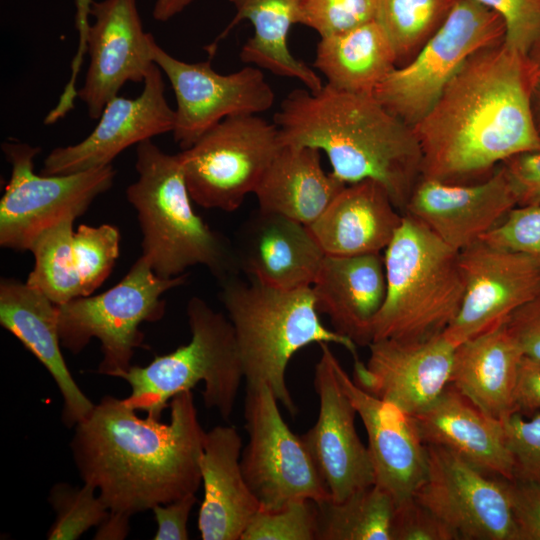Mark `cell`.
I'll return each mask as SVG.
<instances>
[{
  "instance_id": "1",
  "label": "cell",
  "mask_w": 540,
  "mask_h": 540,
  "mask_svg": "<svg viewBox=\"0 0 540 540\" xmlns=\"http://www.w3.org/2000/svg\"><path fill=\"white\" fill-rule=\"evenodd\" d=\"M537 77L528 56L505 41L468 58L413 127L421 178L482 180L508 159L539 150L531 111Z\"/></svg>"
},
{
  "instance_id": "2",
  "label": "cell",
  "mask_w": 540,
  "mask_h": 540,
  "mask_svg": "<svg viewBox=\"0 0 540 540\" xmlns=\"http://www.w3.org/2000/svg\"><path fill=\"white\" fill-rule=\"evenodd\" d=\"M169 409L168 422L141 418L107 395L75 426V466L110 511L132 516L198 491L206 432L191 390L173 397Z\"/></svg>"
},
{
  "instance_id": "3",
  "label": "cell",
  "mask_w": 540,
  "mask_h": 540,
  "mask_svg": "<svg viewBox=\"0 0 540 540\" xmlns=\"http://www.w3.org/2000/svg\"><path fill=\"white\" fill-rule=\"evenodd\" d=\"M273 122L283 145L325 152L331 173L345 184L375 180L404 213L422 176V153L413 127L373 94L345 92L324 84L318 91L292 90Z\"/></svg>"
},
{
  "instance_id": "4",
  "label": "cell",
  "mask_w": 540,
  "mask_h": 540,
  "mask_svg": "<svg viewBox=\"0 0 540 540\" xmlns=\"http://www.w3.org/2000/svg\"><path fill=\"white\" fill-rule=\"evenodd\" d=\"M138 177L126 189L142 233V257L155 274L173 278L201 265L220 282L240 270L235 247L193 209L178 154L151 139L137 144Z\"/></svg>"
},
{
  "instance_id": "5",
  "label": "cell",
  "mask_w": 540,
  "mask_h": 540,
  "mask_svg": "<svg viewBox=\"0 0 540 540\" xmlns=\"http://www.w3.org/2000/svg\"><path fill=\"white\" fill-rule=\"evenodd\" d=\"M220 283L246 385H267L292 416L298 408L287 387L286 370L297 351L313 343H332L358 358V346L351 339L320 321L311 287L282 290L235 276Z\"/></svg>"
},
{
  "instance_id": "6",
  "label": "cell",
  "mask_w": 540,
  "mask_h": 540,
  "mask_svg": "<svg viewBox=\"0 0 540 540\" xmlns=\"http://www.w3.org/2000/svg\"><path fill=\"white\" fill-rule=\"evenodd\" d=\"M383 258L386 294L373 323L372 342L423 340L443 333L464 294L459 252L404 214Z\"/></svg>"
},
{
  "instance_id": "7",
  "label": "cell",
  "mask_w": 540,
  "mask_h": 540,
  "mask_svg": "<svg viewBox=\"0 0 540 540\" xmlns=\"http://www.w3.org/2000/svg\"><path fill=\"white\" fill-rule=\"evenodd\" d=\"M191 340L146 366L131 365L118 378L131 387L124 398L136 411L160 419L173 397L203 382V402L229 421L244 378L233 326L198 296L186 306Z\"/></svg>"
},
{
  "instance_id": "8",
  "label": "cell",
  "mask_w": 540,
  "mask_h": 540,
  "mask_svg": "<svg viewBox=\"0 0 540 540\" xmlns=\"http://www.w3.org/2000/svg\"><path fill=\"white\" fill-rule=\"evenodd\" d=\"M187 277L185 273L161 278L140 256L110 289L57 305L62 347L79 354L92 338L98 339L102 352L98 373L118 378L131 366L135 349L142 346L140 325L163 318V294L184 285Z\"/></svg>"
},
{
  "instance_id": "9",
  "label": "cell",
  "mask_w": 540,
  "mask_h": 540,
  "mask_svg": "<svg viewBox=\"0 0 540 540\" xmlns=\"http://www.w3.org/2000/svg\"><path fill=\"white\" fill-rule=\"evenodd\" d=\"M502 17L477 0H456L448 18L416 56L396 67L373 95L414 127L445 86L477 51L505 41Z\"/></svg>"
},
{
  "instance_id": "10",
  "label": "cell",
  "mask_w": 540,
  "mask_h": 540,
  "mask_svg": "<svg viewBox=\"0 0 540 540\" xmlns=\"http://www.w3.org/2000/svg\"><path fill=\"white\" fill-rule=\"evenodd\" d=\"M282 146L274 122L259 115L225 118L178 153L193 202L206 209L237 210L255 193Z\"/></svg>"
},
{
  "instance_id": "11",
  "label": "cell",
  "mask_w": 540,
  "mask_h": 540,
  "mask_svg": "<svg viewBox=\"0 0 540 540\" xmlns=\"http://www.w3.org/2000/svg\"><path fill=\"white\" fill-rule=\"evenodd\" d=\"M2 151L11 175L0 200V246L29 251L36 237L49 227L85 214L92 202L113 185L112 164L63 175L34 172L41 148L5 141Z\"/></svg>"
},
{
  "instance_id": "12",
  "label": "cell",
  "mask_w": 540,
  "mask_h": 540,
  "mask_svg": "<svg viewBox=\"0 0 540 540\" xmlns=\"http://www.w3.org/2000/svg\"><path fill=\"white\" fill-rule=\"evenodd\" d=\"M278 403L267 385H246L244 419L249 439L240 464L248 487L262 510L330 499L301 437L283 420Z\"/></svg>"
},
{
  "instance_id": "13",
  "label": "cell",
  "mask_w": 540,
  "mask_h": 540,
  "mask_svg": "<svg viewBox=\"0 0 540 540\" xmlns=\"http://www.w3.org/2000/svg\"><path fill=\"white\" fill-rule=\"evenodd\" d=\"M153 62L168 78L176 97L174 141L182 150L192 146L225 118L259 115L275 100L272 87L260 68L246 66L220 74L207 61L187 63L151 42Z\"/></svg>"
},
{
  "instance_id": "14",
  "label": "cell",
  "mask_w": 540,
  "mask_h": 540,
  "mask_svg": "<svg viewBox=\"0 0 540 540\" xmlns=\"http://www.w3.org/2000/svg\"><path fill=\"white\" fill-rule=\"evenodd\" d=\"M427 470L413 496L463 540H517L509 480L447 448L426 445Z\"/></svg>"
},
{
  "instance_id": "15",
  "label": "cell",
  "mask_w": 540,
  "mask_h": 540,
  "mask_svg": "<svg viewBox=\"0 0 540 540\" xmlns=\"http://www.w3.org/2000/svg\"><path fill=\"white\" fill-rule=\"evenodd\" d=\"M464 294L443 335L454 345L500 324L540 292V268L528 256L482 240L459 252Z\"/></svg>"
},
{
  "instance_id": "16",
  "label": "cell",
  "mask_w": 540,
  "mask_h": 540,
  "mask_svg": "<svg viewBox=\"0 0 540 540\" xmlns=\"http://www.w3.org/2000/svg\"><path fill=\"white\" fill-rule=\"evenodd\" d=\"M314 388L319 398L316 423L300 437L308 450L331 499L342 501L374 484L368 447L355 428L357 414L336 373L338 359L328 343H320Z\"/></svg>"
},
{
  "instance_id": "17",
  "label": "cell",
  "mask_w": 540,
  "mask_h": 540,
  "mask_svg": "<svg viewBox=\"0 0 540 540\" xmlns=\"http://www.w3.org/2000/svg\"><path fill=\"white\" fill-rule=\"evenodd\" d=\"M86 46L89 66L77 95L89 117L99 119L105 106L127 82H144L155 64L152 34L143 30L136 0L92 1Z\"/></svg>"
},
{
  "instance_id": "18",
  "label": "cell",
  "mask_w": 540,
  "mask_h": 540,
  "mask_svg": "<svg viewBox=\"0 0 540 540\" xmlns=\"http://www.w3.org/2000/svg\"><path fill=\"white\" fill-rule=\"evenodd\" d=\"M136 98L116 96L105 106L94 130L74 145L57 147L40 174L63 175L110 165L128 147L172 132L175 110L165 96L162 71L154 64Z\"/></svg>"
},
{
  "instance_id": "19",
  "label": "cell",
  "mask_w": 540,
  "mask_h": 540,
  "mask_svg": "<svg viewBox=\"0 0 540 540\" xmlns=\"http://www.w3.org/2000/svg\"><path fill=\"white\" fill-rule=\"evenodd\" d=\"M367 363L354 359V383L415 415L449 384L454 346L440 333L423 340L385 338L368 345Z\"/></svg>"
},
{
  "instance_id": "20",
  "label": "cell",
  "mask_w": 540,
  "mask_h": 540,
  "mask_svg": "<svg viewBox=\"0 0 540 540\" xmlns=\"http://www.w3.org/2000/svg\"><path fill=\"white\" fill-rule=\"evenodd\" d=\"M517 205L515 190L501 164L488 177L473 183L420 178L404 214L422 222L460 252L480 241Z\"/></svg>"
},
{
  "instance_id": "21",
  "label": "cell",
  "mask_w": 540,
  "mask_h": 540,
  "mask_svg": "<svg viewBox=\"0 0 540 540\" xmlns=\"http://www.w3.org/2000/svg\"><path fill=\"white\" fill-rule=\"evenodd\" d=\"M336 373L367 432L374 484L385 490L397 505L413 496L427 470L426 444L414 417L398 405L358 387L339 361Z\"/></svg>"
},
{
  "instance_id": "22",
  "label": "cell",
  "mask_w": 540,
  "mask_h": 540,
  "mask_svg": "<svg viewBox=\"0 0 540 540\" xmlns=\"http://www.w3.org/2000/svg\"><path fill=\"white\" fill-rule=\"evenodd\" d=\"M234 247L250 281L282 290L311 287L325 257L306 225L261 209L243 223Z\"/></svg>"
},
{
  "instance_id": "23",
  "label": "cell",
  "mask_w": 540,
  "mask_h": 540,
  "mask_svg": "<svg viewBox=\"0 0 540 540\" xmlns=\"http://www.w3.org/2000/svg\"><path fill=\"white\" fill-rule=\"evenodd\" d=\"M0 324L34 355L53 378L63 399L64 424L73 427L86 418L95 404L80 389L65 362L57 305L26 282L2 277Z\"/></svg>"
},
{
  "instance_id": "24",
  "label": "cell",
  "mask_w": 540,
  "mask_h": 540,
  "mask_svg": "<svg viewBox=\"0 0 540 540\" xmlns=\"http://www.w3.org/2000/svg\"><path fill=\"white\" fill-rule=\"evenodd\" d=\"M413 417L426 445L447 448L486 474L515 478L503 422L452 385L448 384L429 407Z\"/></svg>"
},
{
  "instance_id": "25",
  "label": "cell",
  "mask_w": 540,
  "mask_h": 540,
  "mask_svg": "<svg viewBox=\"0 0 540 540\" xmlns=\"http://www.w3.org/2000/svg\"><path fill=\"white\" fill-rule=\"evenodd\" d=\"M319 313L357 346L372 342V328L386 294L382 253L325 255L311 286Z\"/></svg>"
},
{
  "instance_id": "26",
  "label": "cell",
  "mask_w": 540,
  "mask_h": 540,
  "mask_svg": "<svg viewBox=\"0 0 540 540\" xmlns=\"http://www.w3.org/2000/svg\"><path fill=\"white\" fill-rule=\"evenodd\" d=\"M242 439L229 425L205 433L200 460L204 497L198 516L203 540H241L260 504L240 464Z\"/></svg>"
},
{
  "instance_id": "27",
  "label": "cell",
  "mask_w": 540,
  "mask_h": 540,
  "mask_svg": "<svg viewBox=\"0 0 540 540\" xmlns=\"http://www.w3.org/2000/svg\"><path fill=\"white\" fill-rule=\"evenodd\" d=\"M404 217L386 188L375 180L347 184L308 227L325 253H382Z\"/></svg>"
},
{
  "instance_id": "28",
  "label": "cell",
  "mask_w": 540,
  "mask_h": 540,
  "mask_svg": "<svg viewBox=\"0 0 540 540\" xmlns=\"http://www.w3.org/2000/svg\"><path fill=\"white\" fill-rule=\"evenodd\" d=\"M522 357L504 322L456 346L449 384L502 421L515 413L514 393Z\"/></svg>"
},
{
  "instance_id": "29",
  "label": "cell",
  "mask_w": 540,
  "mask_h": 540,
  "mask_svg": "<svg viewBox=\"0 0 540 540\" xmlns=\"http://www.w3.org/2000/svg\"><path fill=\"white\" fill-rule=\"evenodd\" d=\"M345 185L331 172L324 171L320 150L283 145L254 194L259 209L309 226Z\"/></svg>"
},
{
  "instance_id": "30",
  "label": "cell",
  "mask_w": 540,
  "mask_h": 540,
  "mask_svg": "<svg viewBox=\"0 0 540 540\" xmlns=\"http://www.w3.org/2000/svg\"><path fill=\"white\" fill-rule=\"evenodd\" d=\"M236 14L216 40L206 47L209 58L218 42L243 20L253 25V35L243 44L240 59L280 77L296 79L310 91H318L323 82L317 73L296 58L288 47V35L294 24H300L302 0H229Z\"/></svg>"
},
{
  "instance_id": "31",
  "label": "cell",
  "mask_w": 540,
  "mask_h": 540,
  "mask_svg": "<svg viewBox=\"0 0 540 540\" xmlns=\"http://www.w3.org/2000/svg\"><path fill=\"white\" fill-rule=\"evenodd\" d=\"M314 68L337 90L373 94L397 67L393 46L382 25L371 21L344 33L320 38Z\"/></svg>"
},
{
  "instance_id": "32",
  "label": "cell",
  "mask_w": 540,
  "mask_h": 540,
  "mask_svg": "<svg viewBox=\"0 0 540 540\" xmlns=\"http://www.w3.org/2000/svg\"><path fill=\"white\" fill-rule=\"evenodd\" d=\"M316 540H392L396 503L373 484L342 501L316 502Z\"/></svg>"
},
{
  "instance_id": "33",
  "label": "cell",
  "mask_w": 540,
  "mask_h": 540,
  "mask_svg": "<svg viewBox=\"0 0 540 540\" xmlns=\"http://www.w3.org/2000/svg\"><path fill=\"white\" fill-rule=\"evenodd\" d=\"M75 220L67 218L44 230L29 249L34 267L25 282L56 305L83 296L73 251Z\"/></svg>"
},
{
  "instance_id": "34",
  "label": "cell",
  "mask_w": 540,
  "mask_h": 540,
  "mask_svg": "<svg viewBox=\"0 0 540 540\" xmlns=\"http://www.w3.org/2000/svg\"><path fill=\"white\" fill-rule=\"evenodd\" d=\"M456 0H380L377 21L393 46L397 67L411 61L448 18Z\"/></svg>"
},
{
  "instance_id": "35",
  "label": "cell",
  "mask_w": 540,
  "mask_h": 540,
  "mask_svg": "<svg viewBox=\"0 0 540 540\" xmlns=\"http://www.w3.org/2000/svg\"><path fill=\"white\" fill-rule=\"evenodd\" d=\"M48 500L56 515L47 533L49 540H76L97 527L109 512L97 490L87 483L81 487L56 483Z\"/></svg>"
},
{
  "instance_id": "36",
  "label": "cell",
  "mask_w": 540,
  "mask_h": 540,
  "mask_svg": "<svg viewBox=\"0 0 540 540\" xmlns=\"http://www.w3.org/2000/svg\"><path fill=\"white\" fill-rule=\"evenodd\" d=\"M117 226L80 224L73 234L74 257L83 296L92 295L110 276L120 252Z\"/></svg>"
},
{
  "instance_id": "37",
  "label": "cell",
  "mask_w": 540,
  "mask_h": 540,
  "mask_svg": "<svg viewBox=\"0 0 540 540\" xmlns=\"http://www.w3.org/2000/svg\"><path fill=\"white\" fill-rule=\"evenodd\" d=\"M316 532V502L301 500L277 510L260 509L241 540H316Z\"/></svg>"
},
{
  "instance_id": "38",
  "label": "cell",
  "mask_w": 540,
  "mask_h": 540,
  "mask_svg": "<svg viewBox=\"0 0 540 540\" xmlns=\"http://www.w3.org/2000/svg\"><path fill=\"white\" fill-rule=\"evenodd\" d=\"M380 0H302L301 22L320 38L347 32L378 18Z\"/></svg>"
},
{
  "instance_id": "39",
  "label": "cell",
  "mask_w": 540,
  "mask_h": 540,
  "mask_svg": "<svg viewBox=\"0 0 540 540\" xmlns=\"http://www.w3.org/2000/svg\"><path fill=\"white\" fill-rule=\"evenodd\" d=\"M530 257L540 268V205H517L481 239Z\"/></svg>"
},
{
  "instance_id": "40",
  "label": "cell",
  "mask_w": 540,
  "mask_h": 540,
  "mask_svg": "<svg viewBox=\"0 0 540 540\" xmlns=\"http://www.w3.org/2000/svg\"><path fill=\"white\" fill-rule=\"evenodd\" d=\"M502 422L514 460V479L540 484V412L513 413Z\"/></svg>"
},
{
  "instance_id": "41",
  "label": "cell",
  "mask_w": 540,
  "mask_h": 540,
  "mask_svg": "<svg viewBox=\"0 0 540 540\" xmlns=\"http://www.w3.org/2000/svg\"><path fill=\"white\" fill-rule=\"evenodd\" d=\"M505 22V43L528 56L540 37V0H477Z\"/></svg>"
},
{
  "instance_id": "42",
  "label": "cell",
  "mask_w": 540,
  "mask_h": 540,
  "mask_svg": "<svg viewBox=\"0 0 540 540\" xmlns=\"http://www.w3.org/2000/svg\"><path fill=\"white\" fill-rule=\"evenodd\" d=\"M392 540H460L458 534L411 496L396 505Z\"/></svg>"
},
{
  "instance_id": "43",
  "label": "cell",
  "mask_w": 540,
  "mask_h": 540,
  "mask_svg": "<svg viewBox=\"0 0 540 540\" xmlns=\"http://www.w3.org/2000/svg\"><path fill=\"white\" fill-rule=\"evenodd\" d=\"M509 495L517 540H540V484L509 480Z\"/></svg>"
},
{
  "instance_id": "44",
  "label": "cell",
  "mask_w": 540,
  "mask_h": 540,
  "mask_svg": "<svg viewBox=\"0 0 540 540\" xmlns=\"http://www.w3.org/2000/svg\"><path fill=\"white\" fill-rule=\"evenodd\" d=\"M523 356L540 361V292L505 321Z\"/></svg>"
},
{
  "instance_id": "45",
  "label": "cell",
  "mask_w": 540,
  "mask_h": 540,
  "mask_svg": "<svg viewBox=\"0 0 540 540\" xmlns=\"http://www.w3.org/2000/svg\"><path fill=\"white\" fill-rule=\"evenodd\" d=\"M518 205H540V149L516 155L502 164Z\"/></svg>"
},
{
  "instance_id": "46",
  "label": "cell",
  "mask_w": 540,
  "mask_h": 540,
  "mask_svg": "<svg viewBox=\"0 0 540 540\" xmlns=\"http://www.w3.org/2000/svg\"><path fill=\"white\" fill-rule=\"evenodd\" d=\"M196 502V495L190 494L169 503L154 506L151 510L157 524V531L153 539H189L187 523Z\"/></svg>"
},
{
  "instance_id": "47",
  "label": "cell",
  "mask_w": 540,
  "mask_h": 540,
  "mask_svg": "<svg viewBox=\"0 0 540 540\" xmlns=\"http://www.w3.org/2000/svg\"><path fill=\"white\" fill-rule=\"evenodd\" d=\"M515 413L530 416L540 412V361L521 358L514 393Z\"/></svg>"
},
{
  "instance_id": "48",
  "label": "cell",
  "mask_w": 540,
  "mask_h": 540,
  "mask_svg": "<svg viewBox=\"0 0 540 540\" xmlns=\"http://www.w3.org/2000/svg\"><path fill=\"white\" fill-rule=\"evenodd\" d=\"M131 516L110 511L102 522L97 526L95 540H122L129 533V518Z\"/></svg>"
},
{
  "instance_id": "49",
  "label": "cell",
  "mask_w": 540,
  "mask_h": 540,
  "mask_svg": "<svg viewBox=\"0 0 540 540\" xmlns=\"http://www.w3.org/2000/svg\"><path fill=\"white\" fill-rule=\"evenodd\" d=\"M93 0H75L77 13H76V27L79 32V46L75 58L73 59L72 66L75 69H80L82 63V57L87 52L86 40L89 29L88 16L90 15V6Z\"/></svg>"
},
{
  "instance_id": "50",
  "label": "cell",
  "mask_w": 540,
  "mask_h": 540,
  "mask_svg": "<svg viewBox=\"0 0 540 540\" xmlns=\"http://www.w3.org/2000/svg\"><path fill=\"white\" fill-rule=\"evenodd\" d=\"M193 0H156L153 8V17L157 21L165 22L182 12Z\"/></svg>"
},
{
  "instance_id": "51",
  "label": "cell",
  "mask_w": 540,
  "mask_h": 540,
  "mask_svg": "<svg viewBox=\"0 0 540 540\" xmlns=\"http://www.w3.org/2000/svg\"><path fill=\"white\" fill-rule=\"evenodd\" d=\"M531 111L536 131L540 137V76L537 77L532 89Z\"/></svg>"
},
{
  "instance_id": "52",
  "label": "cell",
  "mask_w": 540,
  "mask_h": 540,
  "mask_svg": "<svg viewBox=\"0 0 540 540\" xmlns=\"http://www.w3.org/2000/svg\"><path fill=\"white\" fill-rule=\"evenodd\" d=\"M528 58L532 66L534 67L536 73L538 74V76H540V37L532 46L528 54Z\"/></svg>"
}]
</instances>
